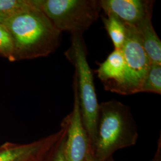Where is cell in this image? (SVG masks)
I'll return each instance as SVG.
<instances>
[{"mask_svg":"<svg viewBox=\"0 0 161 161\" xmlns=\"http://www.w3.org/2000/svg\"><path fill=\"white\" fill-rule=\"evenodd\" d=\"M161 93V64H151L139 92Z\"/></svg>","mask_w":161,"mask_h":161,"instance_id":"cell-13","label":"cell"},{"mask_svg":"<svg viewBox=\"0 0 161 161\" xmlns=\"http://www.w3.org/2000/svg\"><path fill=\"white\" fill-rule=\"evenodd\" d=\"M31 3L4 24L13 38L14 62L49 56L60 44L61 32Z\"/></svg>","mask_w":161,"mask_h":161,"instance_id":"cell-1","label":"cell"},{"mask_svg":"<svg viewBox=\"0 0 161 161\" xmlns=\"http://www.w3.org/2000/svg\"><path fill=\"white\" fill-rule=\"evenodd\" d=\"M73 90L74 94L73 109L62 121L66 127L64 149V158L65 161H84L88 153L92 150V147L90 138L82 121L77 86L74 78Z\"/></svg>","mask_w":161,"mask_h":161,"instance_id":"cell-6","label":"cell"},{"mask_svg":"<svg viewBox=\"0 0 161 161\" xmlns=\"http://www.w3.org/2000/svg\"><path fill=\"white\" fill-rule=\"evenodd\" d=\"M106 15L114 14L128 27L136 28L152 19L154 1L151 0H100Z\"/></svg>","mask_w":161,"mask_h":161,"instance_id":"cell-7","label":"cell"},{"mask_svg":"<svg viewBox=\"0 0 161 161\" xmlns=\"http://www.w3.org/2000/svg\"><path fill=\"white\" fill-rule=\"evenodd\" d=\"M96 72L105 90L121 94L127 74L125 61L121 50L112 52L99 64Z\"/></svg>","mask_w":161,"mask_h":161,"instance_id":"cell-9","label":"cell"},{"mask_svg":"<svg viewBox=\"0 0 161 161\" xmlns=\"http://www.w3.org/2000/svg\"><path fill=\"white\" fill-rule=\"evenodd\" d=\"M65 56L75 67L74 78L76 83L81 118L92 150L97 134L99 103L82 35L72 36L71 46L65 52Z\"/></svg>","mask_w":161,"mask_h":161,"instance_id":"cell-3","label":"cell"},{"mask_svg":"<svg viewBox=\"0 0 161 161\" xmlns=\"http://www.w3.org/2000/svg\"><path fill=\"white\" fill-rule=\"evenodd\" d=\"M104 161H115L112 157L110 158L109 159H106ZM150 161H161V137L159 138V142H158V149L156 151L155 155L154 158Z\"/></svg>","mask_w":161,"mask_h":161,"instance_id":"cell-16","label":"cell"},{"mask_svg":"<svg viewBox=\"0 0 161 161\" xmlns=\"http://www.w3.org/2000/svg\"><path fill=\"white\" fill-rule=\"evenodd\" d=\"M137 127L130 108L116 100L99 103L97 129L92 147L98 161L112 157L118 150L136 144Z\"/></svg>","mask_w":161,"mask_h":161,"instance_id":"cell-2","label":"cell"},{"mask_svg":"<svg viewBox=\"0 0 161 161\" xmlns=\"http://www.w3.org/2000/svg\"><path fill=\"white\" fill-rule=\"evenodd\" d=\"M64 127L56 133L26 144L6 142L0 146V161H38L60 137Z\"/></svg>","mask_w":161,"mask_h":161,"instance_id":"cell-8","label":"cell"},{"mask_svg":"<svg viewBox=\"0 0 161 161\" xmlns=\"http://www.w3.org/2000/svg\"><path fill=\"white\" fill-rule=\"evenodd\" d=\"M51 148H52V147H51ZM49 150H48V151H49ZM48 151L47 152L46 154L44 156H43L41 159H40L39 161H46L47 156V154H48Z\"/></svg>","mask_w":161,"mask_h":161,"instance_id":"cell-18","label":"cell"},{"mask_svg":"<svg viewBox=\"0 0 161 161\" xmlns=\"http://www.w3.org/2000/svg\"><path fill=\"white\" fill-rule=\"evenodd\" d=\"M127 40L122 48L127 74L121 94L138 93L151 62L142 46L136 29L128 27Z\"/></svg>","mask_w":161,"mask_h":161,"instance_id":"cell-5","label":"cell"},{"mask_svg":"<svg viewBox=\"0 0 161 161\" xmlns=\"http://www.w3.org/2000/svg\"><path fill=\"white\" fill-rule=\"evenodd\" d=\"M31 4V0H0V24L4 25Z\"/></svg>","mask_w":161,"mask_h":161,"instance_id":"cell-12","label":"cell"},{"mask_svg":"<svg viewBox=\"0 0 161 161\" xmlns=\"http://www.w3.org/2000/svg\"><path fill=\"white\" fill-rule=\"evenodd\" d=\"M136 29L151 64H161V41L156 32L152 19L141 23Z\"/></svg>","mask_w":161,"mask_h":161,"instance_id":"cell-10","label":"cell"},{"mask_svg":"<svg viewBox=\"0 0 161 161\" xmlns=\"http://www.w3.org/2000/svg\"><path fill=\"white\" fill-rule=\"evenodd\" d=\"M0 56L14 62V43L12 35L4 25L0 24Z\"/></svg>","mask_w":161,"mask_h":161,"instance_id":"cell-14","label":"cell"},{"mask_svg":"<svg viewBox=\"0 0 161 161\" xmlns=\"http://www.w3.org/2000/svg\"><path fill=\"white\" fill-rule=\"evenodd\" d=\"M61 33L82 35L102 10L100 0H32Z\"/></svg>","mask_w":161,"mask_h":161,"instance_id":"cell-4","label":"cell"},{"mask_svg":"<svg viewBox=\"0 0 161 161\" xmlns=\"http://www.w3.org/2000/svg\"><path fill=\"white\" fill-rule=\"evenodd\" d=\"M103 21L114 46V50H121L127 40V26L114 14L106 15V17H103Z\"/></svg>","mask_w":161,"mask_h":161,"instance_id":"cell-11","label":"cell"},{"mask_svg":"<svg viewBox=\"0 0 161 161\" xmlns=\"http://www.w3.org/2000/svg\"><path fill=\"white\" fill-rule=\"evenodd\" d=\"M84 161H98L96 158H95V157L94 156V155H93V153H92V150H91L89 153H88V155L86 156V158L85 159V160Z\"/></svg>","mask_w":161,"mask_h":161,"instance_id":"cell-17","label":"cell"},{"mask_svg":"<svg viewBox=\"0 0 161 161\" xmlns=\"http://www.w3.org/2000/svg\"><path fill=\"white\" fill-rule=\"evenodd\" d=\"M61 125L64 127V131L56 143L52 146L48 152L46 161H65L64 149L66 136V127L63 122Z\"/></svg>","mask_w":161,"mask_h":161,"instance_id":"cell-15","label":"cell"}]
</instances>
